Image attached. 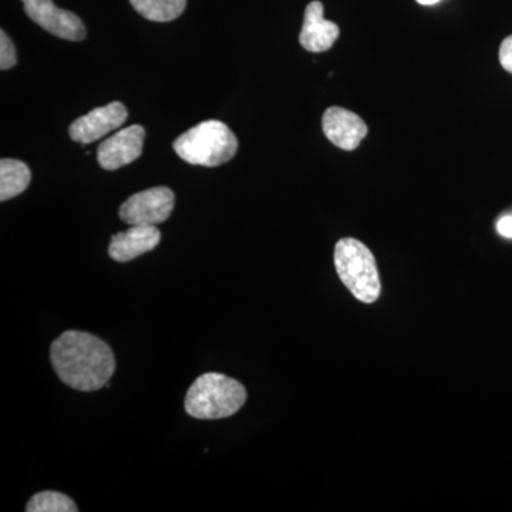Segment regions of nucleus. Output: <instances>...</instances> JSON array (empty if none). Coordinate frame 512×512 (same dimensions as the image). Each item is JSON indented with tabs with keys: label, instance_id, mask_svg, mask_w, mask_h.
<instances>
[{
	"label": "nucleus",
	"instance_id": "nucleus-1",
	"mask_svg": "<svg viewBox=\"0 0 512 512\" xmlns=\"http://www.w3.org/2000/svg\"><path fill=\"white\" fill-rule=\"evenodd\" d=\"M50 359L64 384L79 392H96L109 384L116 357L106 342L86 332L69 330L52 343Z\"/></svg>",
	"mask_w": 512,
	"mask_h": 512
},
{
	"label": "nucleus",
	"instance_id": "nucleus-2",
	"mask_svg": "<svg viewBox=\"0 0 512 512\" xmlns=\"http://www.w3.org/2000/svg\"><path fill=\"white\" fill-rule=\"evenodd\" d=\"M247 397V389L238 380L222 373H205L188 389L184 407L194 419H227L241 410Z\"/></svg>",
	"mask_w": 512,
	"mask_h": 512
},
{
	"label": "nucleus",
	"instance_id": "nucleus-3",
	"mask_svg": "<svg viewBox=\"0 0 512 512\" xmlns=\"http://www.w3.org/2000/svg\"><path fill=\"white\" fill-rule=\"evenodd\" d=\"M174 150L185 163L218 167L235 157L238 140L227 124L208 120L178 137L174 141Z\"/></svg>",
	"mask_w": 512,
	"mask_h": 512
},
{
	"label": "nucleus",
	"instance_id": "nucleus-4",
	"mask_svg": "<svg viewBox=\"0 0 512 512\" xmlns=\"http://www.w3.org/2000/svg\"><path fill=\"white\" fill-rule=\"evenodd\" d=\"M336 271L343 284L363 303L377 301L382 291L375 256L363 242L340 239L335 247Z\"/></svg>",
	"mask_w": 512,
	"mask_h": 512
},
{
	"label": "nucleus",
	"instance_id": "nucleus-5",
	"mask_svg": "<svg viewBox=\"0 0 512 512\" xmlns=\"http://www.w3.org/2000/svg\"><path fill=\"white\" fill-rule=\"evenodd\" d=\"M174 204L175 195L170 188H150L127 198L119 215L128 225H157L170 218Z\"/></svg>",
	"mask_w": 512,
	"mask_h": 512
},
{
	"label": "nucleus",
	"instance_id": "nucleus-6",
	"mask_svg": "<svg viewBox=\"0 0 512 512\" xmlns=\"http://www.w3.org/2000/svg\"><path fill=\"white\" fill-rule=\"evenodd\" d=\"M26 15L40 28L60 39L80 42L86 37L82 19L69 10L59 9L52 0H22Z\"/></svg>",
	"mask_w": 512,
	"mask_h": 512
},
{
	"label": "nucleus",
	"instance_id": "nucleus-7",
	"mask_svg": "<svg viewBox=\"0 0 512 512\" xmlns=\"http://www.w3.org/2000/svg\"><path fill=\"white\" fill-rule=\"evenodd\" d=\"M146 130L141 126L123 128L100 144L97 161L107 171L119 170L124 165L133 163L143 153Z\"/></svg>",
	"mask_w": 512,
	"mask_h": 512
},
{
	"label": "nucleus",
	"instance_id": "nucleus-8",
	"mask_svg": "<svg viewBox=\"0 0 512 512\" xmlns=\"http://www.w3.org/2000/svg\"><path fill=\"white\" fill-rule=\"evenodd\" d=\"M127 109L119 101L90 111L86 116L74 121L69 128L72 140L80 144H90L106 137L111 131L123 126L127 120Z\"/></svg>",
	"mask_w": 512,
	"mask_h": 512
},
{
	"label": "nucleus",
	"instance_id": "nucleus-9",
	"mask_svg": "<svg viewBox=\"0 0 512 512\" xmlns=\"http://www.w3.org/2000/svg\"><path fill=\"white\" fill-rule=\"evenodd\" d=\"M322 128L330 143L345 151L355 150L367 136V126L362 117L342 107H330L325 111Z\"/></svg>",
	"mask_w": 512,
	"mask_h": 512
},
{
	"label": "nucleus",
	"instance_id": "nucleus-10",
	"mask_svg": "<svg viewBox=\"0 0 512 512\" xmlns=\"http://www.w3.org/2000/svg\"><path fill=\"white\" fill-rule=\"evenodd\" d=\"M161 232L156 225H130L111 237L109 254L116 262H128L157 248Z\"/></svg>",
	"mask_w": 512,
	"mask_h": 512
},
{
	"label": "nucleus",
	"instance_id": "nucleus-11",
	"mask_svg": "<svg viewBox=\"0 0 512 512\" xmlns=\"http://www.w3.org/2000/svg\"><path fill=\"white\" fill-rule=\"evenodd\" d=\"M323 12L325 9L318 0L309 3L305 10V20H303L301 35H299V43L308 52H328L338 40L339 26L323 18Z\"/></svg>",
	"mask_w": 512,
	"mask_h": 512
},
{
	"label": "nucleus",
	"instance_id": "nucleus-12",
	"mask_svg": "<svg viewBox=\"0 0 512 512\" xmlns=\"http://www.w3.org/2000/svg\"><path fill=\"white\" fill-rule=\"evenodd\" d=\"M32 180L28 165L12 158L0 161V201L12 200L18 197Z\"/></svg>",
	"mask_w": 512,
	"mask_h": 512
},
{
	"label": "nucleus",
	"instance_id": "nucleus-13",
	"mask_svg": "<svg viewBox=\"0 0 512 512\" xmlns=\"http://www.w3.org/2000/svg\"><path fill=\"white\" fill-rule=\"evenodd\" d=\"M143 18L153 22H171L183 15L187 0H130Z\"/></svg>",
	"mask_w": 512,
	"mask_h": 512
},
{
	"label": "nucleus",
	"instance_id": "nucleus-14",
	"mask_svg": "<svg viewBox=\"0 0 512 512\" xmlns=\"http://www.w3.org/2000/svg\"><path fill=\"white\" fill-rule=\"evenodd\" d=\"M28 512H77L79 508L76 507L72 498L67 497L66 494L56 493V491H43L33 495L30 498L28 505H26Z\"/></svg>",
	"mask_w": 512,
	"mask_h": 512
},
{
	"label": "nucleus",
	"instance_id": "nucleus-15",
	"mask_svg": "<svg viewBox=\"0 0 512 512\" xmlns=\"http://www.w3.org/2000/svg\"><path fill=\"white\" fill-rule=\"evenodd\" d=\"M16 63H18V59H16L15 46H13L9 36L2 30L0 32V69H12Z\"/></svg>",
	"mask_w": 512,
	"mask_h": 512
},
{
	"label": "nucleus",
	"instance_id": "nucleus-16",
	"mask_svg": "<svg viewBox=\"0 0 512 512\" xmlns=\"http://www.w3.org/2000/svg\"><path fill=\"white\" fill-rule=\"evenodd\" d=\"M500 63L505 72L512 74V35L504 39L500 46Z\"/></svg>",
	"mask_w": 512,
	"mask_h": 512
},
{
	"label": "nucleus",
	"instance_id": "nucleus-17",
	"mask_svg": "<svg viewBox=\"0 0 512 512\" xmlns=\"http://www.w3.org/2000/svg\"><path fill=\"white\" fill-rule=\"evenodd\" d=\"M498 232L505 238H512V215L510 217L501 218L497 224Z\"/></svg>",
	"mask_w": 512,
	"mask_h": 512
},
{
	"label": "nucleus",
	"instance_id": "nucleus-18",
	"mask_svg": "<svg viewBox=\"0 0 512 512\" xmlns=\"http://www.w3.org/2000/svg\"><path fill=\"white\" fill-rule=\"evenodd\" d=\"M440 0H417V3H420V5L429 6V5H436V3H439Z\"/></svg>",
	"mask_w": 512,
	"mask_h": 512
}]
</instances>
